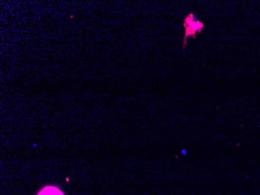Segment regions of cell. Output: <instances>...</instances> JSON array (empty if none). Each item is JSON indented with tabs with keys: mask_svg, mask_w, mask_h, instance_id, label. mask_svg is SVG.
Here are the masks:
<instances>
[{
	"mask_svg": "<svg viewBox=\"0 0 260 195\" xmlns=\"http://www.w3.org/2000/svg\"><path fill=\"white\" fill-rule=\"evenodd\" d=\"M183 27L185 29L184 35L183 48L186 45L187 39L192 37L195 39L197 34L201 33L204 30L205 24L204 22L199 20L195 14L190 13L183 20Z\"/></svg>",
	"mask_w": 260,
	"mask_h": 195,
	"instance_id": "6da1fadb",
	"label": "cell"
},
{
	"mask_svg": "<svg viewBox=\"0 0 260 195\" xmlns=\"http://www.w3.org/2000/svg\"><path fill=\"white\" fill-rule=\"evenodd\" d=\"M38 195H64L59 189L52 186H48L42 189Z\"/></svg>",
	"mask_w": 260,
	"mask_h": 195,
	"instance_id": "7a4b0ae2",
	"label": "cell"
}]
</instances>
